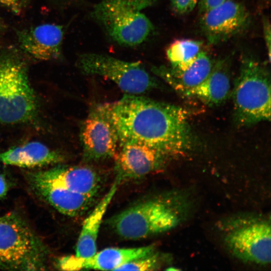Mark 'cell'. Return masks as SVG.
<instances>
[{
  "label": "cell",
  "instance_id": "cell-26",
  "mask_svg": "<svg viewBox=\"0 0 271 271\" xmlns=\"http://www.w3.org/2000/svg\"><path fill=\"white\" fill-rule=\"evenodd\" d=\"M227 0H198V10L201 15L212 9L216 8Z\"/></svg>",
  "mask_w": 271,
  "mask_h": 271
},
{
  "label": "cell",
  "instance_id": "cell-24",
  "mask_svg": "<svg viewBox=\"0 0 271 271\" xmlns=\"http://www.w3.org/2000/svg\"><path fill=\"white\" fill-rule=\"evenodd\" d=\"M262 26L264 40L267 49L268 60L270 62L271 55V26L268 18L264 17L262 19Z\"/></svg>",
  "mask_w": 271,
  "mask_h": 271
},
{
  "label": "cell",
  "instance_id": "cell-27",
  "mask_svg": "<svg viewBox=\"0 0 271 271\" xmlns=\"http://www.w3.org/2000/svg\"><path fill=\"white\" fill-rule=\"evenodd\" d=\"M8 191V186L5 176L0 174V198L5 196Z\"/></svg>",
  "mask_w": 271,
  "mask_h": 271
},
{
  "label": "cell",
  "instance_id": "cell-5",
  "mask_svg": "<svg viewBox=\"0 0 271 271\" xmlns=\"http://www.w3.org/2000/svg\"><path fill=\"white\" fill-rule=\"evenodd\" d=\"M37 111V100L29 81L25 62L14 53L1 54L0 123L29 122Z\"/></svg>",
  "mask_w": 271,
  "mask_h": 271
},
{
  "label": "cell",
  "instance_id": "cell-7",
  "mask_svg": "<svg viewBox=\"0 0 271 271\" xmlns=\"http://www.w3.org/2000/svg\"><path fill=\"white\" fill-rule=\"evenodd\" d=\"M76 64L83 74L108 78L126 94L140 95L159 87L157 79L138 62L125 61L102 54L86 53L79 56Z\"/></svg>",
  "mask_w": 271,
  "mask_h": 271
},
{
  "label": "cell",
  "instance_id": "cell-8",
  "mask_svg": "<svg viewBox=\"0 0 271 271\" xmlns=\"http://www.w3.org/2000/svg\"><path fill=\"white\" fill-rule=\"evenodd\" d=\"M91 14L111 38L123 45L142 43L154 30L152 22L141 11L120 0H102L94 7Z\"/></svg>",
  "mask_w": 271,
  "mask_h": 271
},
{
  "label": "cell",
  "instance_id": "cell-4",
  "mask_svg": "<svg viewBox=\"0 0 271 271\" xmlns=\"http://www.w3.org/2000/svg\"><path fill=\"white\" fill-rule=\"evenodd\" d=\"M236 122L249 126L270 120V75L253 56L244 54L232 92Z\"/></svg>",
  "mask_w": 271,
  "mask_h": 271
},
{
  "label": "cell",
  "instance_id": "cell-19",
  "mask_svg": "<svg viewBox=\"0 0 271 271\" xmlns=\"http://www.w3.org/2000/svg\"><path fill=\"white\" fill-rule=\"evenodd\" d=\"M64 157L39 142H31L0 153L5 164L24 168H33L62 162Z\"/></svg>",
  "mask_w": 271,
  "mask_h": 271
},
{
  "label": "cell",
  "instance_id": "cell-18",
  "mask_svg": "<svg viewBox=\"0 0 271 271\" xmlns=\"http://www.w3.org/2000/svg\"><path fill=\"white\" fill-rule=\"evenodd\" d=\"M121 181L116 177L108 191L84 220L76 246V256L88 257L97 251V239L103 217Z\"/></svg>",
  "mask_w": 271,
  "mask_h": 271
},
{
  "label": "cell",
  "instance_id": "cell-17",
  "mask_svg": "<svg viewBox=\"0 0 271 271\" xmlns=\"http://www.w3.org/2000/svg\"><path fill=\"white\" fill-rule=\"evenodd\" d=\"M42 172L68 190L93 198L100 188L99 176L88 167L58 166Z\"/></svg>",
  "mask_w": 271,
  "mask_h": 271
},
{
  "label": "cell",
  "instance_id": "cell-16",
  "mask_svg": "<svg viewBox=\"0 0 271 271\" xmlns=\"http://www.w3.org/2000/svg\"><path fill=\"white\" fill-rule=\"evenodd\" d=\"M229 70L228 58L218 60L214 63L210 73L202 83L182 94L197 98L211 106L222 104L230 93Z\"/></svg>",
  "mask_w": 271,
  "mask_h": 271
},
{
  "label": "cell",
  "instance_id": "cell-12",
  "mask_svg": "<svg viewBox=\"0 0 271 271\" xmlns=\"http://www.w3.org/2000/svg\"><path fill=\"white\" fill-rule=\"evenodd\" d=\"M28 178L35 193L63 214L79 215L92 202L93 198L68 190L47 177L42 171L30 173Z\"/></svg>",
  "mask_w": 271,
  "mask_h": 271
},
{
  "label": "cell",
  "instance_id": "cell-10",
  "mask_svg": "<svg viewBox=\"0 0 271 271\" xmlns=\"http://www.w3.org/2000/svg\"><path fill=\"white\" fill-rule=\"evenodd\" d=\"M83 157L87 161H98L114 157L118 139L113 125L97 106L90 111L80 129Z\"/></svg>",
  "mask_w": 271,
  "mask_h": 271
},
{
  "label": "cell",
  "instance_id": "cell-28",
  "mask_svg": "<svg viewBox=\"0 0 271 271\" xmlns=\"http://www.w3.org/2000/svg\"><path fill=\"white\" fill-rule=\"evenodd\" d=\"M1 25H0V30H1Z\"/></svg>",
  "mask_w": 271,
  "mask_h": 271
},
{
  "label": "cell",
  "instance_id": "cell-15",
  "mask_svg": "<svg viewBox=\"0 0 271 271\" xmlns=\"http://www.w3.org/2000/svg\"><path fill=\"white\" fill-rule=\"evenodd\" d=\"M214 63L206 51H202L182 70L160 66L154 67L152 71L182 94L202 83L210 73Z\"/></svg>",
  "mask_w": 271,
  "mask_h": 271
},
{
  "label": "cell",
  "instance_id": "cell-29",
  "mask_svg": "<svg viewBox=\"0 0 271 271\" xmlns=\"http://www.w3.org/2000/svg\"><path fill=\"white\" fill-rule=\"evenodd\" d=\"M0 161H1V160H0Z\"/></svg>",
  "mask_w": 271,
  "mask_h": 271
},
{
  "label": "cell",
  "instance_id": "cell-9",
  "mask_svg": "<svg viewBox=\"0 0 271 271\" xmlns=\"http://www.w3.org/2000/svg\"><path fill=\"white\" fill-rule=\"evenodd\" d=\"M251 16L241 3L227 0L200 15L199 25L207 42L216 45L242 33L249 26Z\"/></svg>",
  "mask_w": 271,
  "mask_h": 271
},
{
  "label": "cell",
  "instance_id": "cell-21",
  "mask_svg": "<svg viewBox=\"0 0 271 271\" xmlns=\"http://www.w3.org/2000/svg\"><path fill=\"white\" fill-rule=\"evenodd\" d=\"M171 260L168 255L154 251L131 260L119 267L116 270H154L163 267Z\"/></svg>",
  "mask_w": 271,
  "mask_h": 271
},
{
  "label": "cell",
  "instance_id": "cell-20",
  "mask_svg": "<svg viewBox=\"0 0 271 271\" xmlns=\"http://www.w3.org/2000/svg\"><path fill=\"white\" fill-rule=\"evenodd\" d=\"M202 41L191 39L177 40L167 48L166 55L171 66L176 70H182L188 66L203 51Z\"/></svg>",
  "mask_w": 271,
  "mask_h": 271
},
{
  "label": "cell",
  "instance_id": "cell-6",
  "mask_svg": "<svg viewBox=\"0 0 271 271\" xmlns=\"http://www.w3.org/2000/svg\"><path fill=\"white\" fill-rule=\"evenodd\" d=\"M47 250L20 216H0V266L10 269L38 270L45 266Z\"/></svg>",
  "mask_w": 271,
  "mask_h": 271
},
{
  "label": "cell",
  "instance_id": "cell-1",
  "mask_svg": "<svg viewBox=\"0 0 271 271\" xmlns=\"http://www.w3.org/2000/svg\"><path fill=\"white\" fill-rule=\"evenodd\" d=\"M97 106L114 128L118 144H143L171 160L191 149L188 115L182 107L128 94L118 101Z\"/></svg>",
  "mask_w": 271,
  "mask_h": 271
},
{
  "label": "cell",
  "instance_id": "cell-14",
  "mask_svg": "<svg viewBox=\"0 0 271 271\" xmlns=\"http://www.w3.org/2000/svg\"><path fill=\"white\" fill-rule=\"evenodd\" d=\"M17 35L21 49L35 58L49 60L57 59L61 54L64 36L62 26L42 24L18 31Z\"/></svg>",
  "mask_w": 271,
  "mask_h": 271
},
{
  "label": "cell",
  "instance_id": "cell-22",
  "mask_svg": "<svg viewBox=\"0 0 271 271\" xmlns=\"http://www.w3.org/2000/svg\"><path fill=\"white\" fill-rule=\"evenodd\" d=\"M198 0H171L175 12L179 14H185L191 12L196 7Z\"/></svg>",
  "mask_w": 271,
  "mask_h": 271
},
{
  "label": "cell",
  "instance_id": "cell-23",
  "mask_svg": "<svg viewBox=\"0 0 271 271\" xmlns=\"http://www.w3.org/2000/svg\"><path fill=\"white\" fill-rule=\"evenodd\" d=\"M30 0H0V6H3L15 14L21 13Z\"/></svg>",
  "mask_w": 271,
  "mask_h": 271
},
{
  "label": "cell",
  "instance_id": "cell-11",
  "mask_svg": "<svg viewBox=\"0 0 271 271\" xmlns=\"http://www.w3.org/2000/svg\"><path fill=\"white\" fill-rule=\"evenodd\" d=\"M114 156L116 177L138 179L162 169L170 160L158 151L136 143L118 144Z\"/></svg>",
  "mask_w": 271,
  "mask_h": 271
},
{
  "label": "cell",
  "instance_id": "cell-13",
  "mask_svg": "<svg viewBox=\"0 0 271 271\" xmlns=\"http://www.w3.org/2000/svg\"><path fill=\"white\" fill-rule=\"evenodd\" d=\"M154 245L135 248H107L88 257L70 255L59 260L63 270L97 269L116 270L122 265L146 255L155 250Z\"/></svg>",
  "mask_w": 271,
  "mask_h": 271
},
{
  "label": "cell",
  "instance_id": "cell-25",
  "mask_svg": "<svg viewBox=\"0 0 271 271\" xmlns=\"http://www.w3.org/2000/svg\"><path fill=\"white\" fill-rule=\"evenodd\" d=\"M130 8L137 11L146 9L153 5L157 0H120Z\"/></svg>",
  "mask_w": 271,
  "mask_h": 271
},
{
  "label": "cell",
  "instance_id": "cell-2",
  "mask_svg": "<svg viewBox=\"0 0 271 271\" xmlns=\"http://www.w3.org/2000/svg\"><path fill=\"white\" fill-rule=\"evenodd\" d=\"M194 207L191 193L174 189L134 204L115 215L110 223L121 237L140 239L177 227L190 217Z\"/></svg>",
  "mask_w": 271,
  "mask_h": 271
},
{
  "label": "cell",
  "instance_id": "cell-3",
  "mask_svg": "<svg viewBox=\"0 0 271 271\" xmlns=\"http://www.w3.org/2000/svg\"><path fill=\"white\" fill-rule=\"evenodd\" d=\"M217 230L226 250L243 263L260 266L270 262V218L256 213L231 215L219 221Z\"/></svg>",
  "mask_w": 271,
  "mask_h": 271
}]
</instances>
